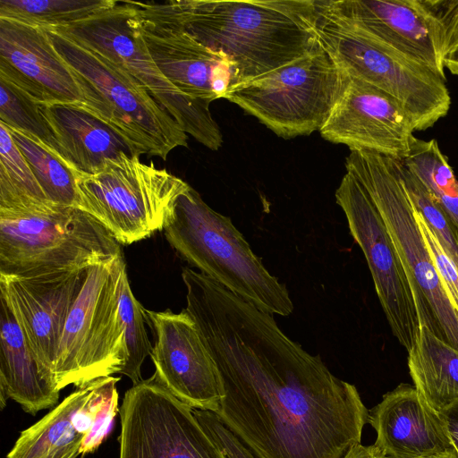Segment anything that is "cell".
<instances>
[{
  "label": "cell",
  "instance_id": "7a4b0ae2",
  "mask_svg": "<svg viewBox=\"0 0 458 458\" xmlns=\"http://www.w3.org/2000/svg\"><path fill=\"white\" fill-rule=\"evenodd\" d=\"M234 64L237 84L277 69L318 42L316 0L140 3Z\"/></svg>",
  "mask_w": 458,
  "mask_h": 458
},
{
  "label": "cell",
  "instance_id": "d4e9b609",
  "mask_svg": "<svg viewBox=\"0 0 458 458\" xmlns=\"http://www.w3.org/2000/svg\"><path fill=\"white\" fill-rule=\"evenodd\" d=\"M7 128L46 198L56 205L75 208V174L59 152L36 136Z\"/></svg>",
  "mask_w": 458,
  "mask_h": 458
},
{
  "label": "cell",
  "instance_id": "5bb4252c",
  "mask_svg": "<svg viewBox=\"0 0 458 458\" xmlns=\"http://www.w3.org/2000/svg\"><path fill=\"white\" fill-rule=\"evenodd\" d=\"M335 199L365 256L391 331L410 352L421 326L408 277L383 218L364 187L349 172L335 191Z\"/></svg>",
  "mask_w": 458,
  "mask_h": 458
},
{
  "label": "cell",
  "instance_id": "9a60e30c",
  "mask_svg": "<svg viewBox=\"0 0 458 458\" xmlns=\"http://www.w3.org/2000/svg\"><path fill=\"white\" fill-rule=\"evenodd\" d=\"M342 84L321 136L350 149L371 150L404 159L415 137L401 104L377 87L341 70Z\"/></svg>",
  "mask_w": 458,
  "mask_h": 458
},
{
  "label": "cell",
  "instance_id": "ffe728a7",
  "mask_svg": "<svg viewBox=\"0 0 458 458\" xmlns=\"http://www.w3.org/2000/svg\"><path fill=\"white\" fill-rule=\"evenodd\" d=\"M374 444L383 458H441L456 454L445 424L414 386L401 384L369 411Z\"/></svg>",
  "mask_w": 458,
  "mask_h": 458
},
{
  "label": "cell",
  "instance_id": "ac0fdd59",
  "mask_svg": "<svg viewBox=\"0 0 458 458\" xmlns=\"http://www.w3.org/2000/svg\"><path fill=\"white\" fill-rule=\"evenodd\" d=\"M135 5V22L163 75L183 94L212 102L237 84L233 62L193 38L176 22Z\"/></svg>",
  "mask_w": 458,
  "mask_h": 458
},
{
  "label": "cell",
  "instance_id": "52a82bcc",
  "mask_svg": "<svg viewBox=\"0 0 458 458\" xmlns=\"http://www.w3.org/2000/svg\"><path fill=\"white\" fill-rule=\"evenodd\" d=\"M318 41L340 70L395 98L415 131L433 127L449 112L446 81L352 23L320 7L317 0Z\"/></svg>",
  "mask_w": 458,
  "mask_h": 458
},
{
  "label": "cell",
  "instance_id": "9c48e42d",
  "mask_svg": "<svg viewBox=\"0 0 458 458\" xmlns=\"http://www.w3.org/2000/svg\"><path fill=\"white\" fill-rule=\"evenodd\" d=\"M123 255L87 269L67 318L53 378L59 390L120 373L127 358L125 328L119 311Z\"/></svg>",
  "mask_w": 458,
  "mask_h": 458
},
{
  "label": "cell",
  "instance_id": "277c9868",
  "mask_svg": "<svg viewBox=\"0 0 458 458\" xmlns=\"http://www.w3.org/2000/svg\"><path fill=\"white\" fill-rule=\"evenodd\" d=\"M120 255L122 245L77 208L50 201L0 208V274L85 269Z\"/></svg>",
  "mask_w": 458,
  "mask_h": 458
},
{
  "label": "cell",
  "instance_id": "f546056e",
  "mask_svg": "<svg viewBox=\"0 0 458 458\" xmlns=\"http://www.w3.org/2000/svg\"><path fill=\"white\" fill-rule=\"evenodd\" d=\"M394 161L403 187L414 208L458 268V233L454 225L420 178L403 160L394 158Z\"/></svg>",
  "mask_w": 458,
  "mask_h": 458
},
{
  "label": "cell",
  "instance_id": "74e56055",
  "mask_svg": "<svg viewBox=\"0 0 458 458\" xmlns=\"http://www.w3.org/2000/svg\"><path fill=\"white\" fill-rule=\"evenodd\" d=\"M441 458H457V455L452 454V455H448V456H445V457H441Z\"/></svg>",
  "mask_w": 458,
  "mask_h": 458
},
{
  "label": "cell",
  "instance_id": "83f0119b",
  "mask_svg": "<svg viewBox=\"0 0 458 458\" xmlns=\"http://www.w3.org/2000/svg\"><path fill=\"white\" fill-rule=\"evenodd\" d=\"M119 377L98 378L86 403L76 411L74 426L84 435L81 454L94 452L106 438L116 414Z\"/></svg>",
  "mask_w": 458,
  "mask_h": 458
},
{
  "label": "cell",
  "instance_id": "3957f363",
  "mask_svg": "<svg viewBox=\"0 0 458 458\" xmlns=\"http://www.w3.org/2000/svg\"><path fill=\"white\" fill-rule=\"evenodd\" d=\"M163 231L183 259L259 310L293 312L285 285L268 272L231 218L211 208L191 186L177 199Z\"/></svg>",
  "mask_w": 458,
  "mask_h": 458
},
{
  "label": "cell",
  "instance_id": "2e32d148",
  "mask_svg": "<svg viewBox=\"0 0 458 458\" xmlns=\"http://www.w3.org/2000/svg\"><path fill=\"white\" fill-rule=\"evenodd\" d=\"M88 268L37 276L0 274V300L15 318L41 373L55 385L60 340Z\"/></svg>",
  "mask_w": 458,
  "mask_h": 458
},
{
  "label": "cell",
  "instance_id": "5b68a950",
  "mask_svg": "<svg viewBox=\"0 0 458 458\" xmlns=\"http://www.w3.org/2000/svg\"><path fill=\"white\" fill-rule=\"evenodd\" d=\"M44 30L75 78L82 96L79 106L108 124L140 156L165 160L174 148L188 147L187 133L132 76L67 36Z\"/></svg>",
  "mask_w": 458,
  "mask_h": 458
},
{
  "label": "cell",
  "instance_id": "1f68e13d",
  "mask_svg": "<svg viewBox=\"0 0 458 458\" xmlns=\"http://www.w3.org/2000/svg\"><path fill=\"white\" fill-rule=\"evenodd\" d=\"M0 122L36 136L55 148L39 105L13 84L0 78Z\"/></svg>",
  "mask_w": 458,
  "mask_h": 458
},
{
  "label": "cell",
  "instance_id": "7c38bea8",
  "mask_svg": "<svg viewBox=\"0 0 458 458\" xmlns=\"http://www.w3.org/2000/svg\"><path fill=\"white\" fill-rule=\"evenodd\" d=\"M325 11L446 81L445 57L458 33V0H318Z\"/></svg>",
  "mask_w": 458,
  "mask_h": 458
},
{
  "label": "cell",
  "instance_id": "cb8c5ba5",
  "mask_svg": "<svg viewBox=\"0 0 458 458\" xmlns=\"http://www.w3.org/2000/svg\"><path fill=\"white\" fill-rule=\"evenodd\" d=\"M408 367L414 387L437 412L458 402V350L426 327L408 352Z\"/></svg>",
  "mask_w": 458,
  "mask_h": 458
},
{
  "label": "cell",
  "instance_id": "d6986e66",
  "mask_svg": "<svg viewBox=\"0 0 458 458\" xmlns=\"http://www.w3.org/2000/svg\"><path fill=\"white\" fill-rule=\"evenodd\" d=\"M0 78L38 105L82 102L71 69L41 27L0 18Z\"/></svg>",
  "mask_w": 458,
  "mask_h": 458
},
{
  "label": "cell",
  "instance_id": "4fadbf2b",
  "mask_svg": "<svg viewBox=\"0 0 458 458\" xmlns=\"http://www.w3.org/2000/svg\"><path fill=\"white\" fill-rule=\"evenodd\" d=\"M120 415L119 458H226L155 375L126 391Z\"/></svg>",
  "mask_w": 458,
  "mask_h": 458
},
{
  "label": "cell",
  "instance_id": "603a6c76",
  "mask_svg": "<svg viewBox=\"0 0 458 458\" xmlns=\"http://www.w3.org/2000/svg\"><path fill=\"white\" fill-rule=\"evenodd\" d=\"M94 381L77 388L41 420L23 430L7 458H76L81 454L84 435L76 429L74 415L88 400Z\"/></svg>",
  "mask_w": 458,
  "mask_h": 458
},
{
  "label": "cell",
  "instance_id": "f1b7e54d",
  "mask_svg": "<svg viewBox=\"0 0 458 458\" xmlns=\"http://www.w3.org/2000/svg\"><path fill=\"white\" fill-rule=\"evenodd\" d=\"M119 311L125 328L127 348L126 361L120 373L136 385L142 380L141 365L150 356L153 346L145 327L146 309L132 293L126 267L121 279Z\"/></svg>",
  "mask_w": 458,
  "mask_h": 458
},
{
  "label": "cell",
  "instance_id": "6da1fadb",
  "mask_svg": "<svg viewBox=\"0 0 458 458\" xmlns=\"http://www.w3.org/2000/svg\"><path fill=\"white\" fill-rule=\"evenodd\" d=\"M186 311L216 367V412L258 458H345L361 443L369 411L336 377L259 310L183 267Z\"/></svg>",
  "mask_w": 458,
  "mask_h": 458
},
{
  "label": "cell",
  "instance_id": "484cf974",
  "mask_svg": "<svg viewBox=\"0 0 458 458\" xmlns=\"http://www.w3.org/2000/svg\"><path fill=\"white\" fill-rule=\"evenodd\" d=\"M403 161L423 182L458 233V179L437 140L414 137Z\"/></svg>",
  "mask_w": 458,
  "mask_h": 458
},
{
  "label": "cell",
  "instance_id": "4316f807",
  "mask_svg": "<svg viewBox=\"0 0 458 458\" xmlns=\"http://www.w3.org/2000/svg\"><path fill=\"white\" fill-rule=\"evenodd\" d=\"M118 0H0V18L48 29L74 24L114 7Z\"/></svg>",
  "mask_w": 458,
  "mask_h": 458
},
{
  "label": "cell",
  "instance_id": "836d02e7",
  "mask_svg": "<svg viewBox=\"0 0 458 458\" xmlns=\"http://www.w3.org/2000/svg\"><path fill=\"white\" fill-rule=\"evenodd\" d=\"M199 423L226 458H258L254 453L211 411L193 409Z\"/></svg>",
  "mask_w": 458,
  "mask_h": 458
},
{
  "label": "cell",
  "instance_id": "8992f818",
  "mask_svg": "<svg viewBox=\"0 0 458 458\" xmlns=\"http://www.w3.org/2000/svg\"><path fill=\"white\" fill-rule=\"evenodd\" d=\"M345 167L383 218L408 277L420 326L458 350V314L438 277L394 158L354 148L350 149Z\"/></svg>",
  "mask_w": 458,
  "mask_h": 458
},
{
  "label": "cell",
  "instance_id": "ba28073f",
  "mask_svg": "<svg viewBox=\"0 0 458 458\" xmlns=\"http://www.w3.org/2000/svg\"><path fill=\"white\" fill-rule=\"evenodd\" d=\"M75 208L99 222L121 244L163 231L179 197L190 186L153 162L123 154L98 172H74Z\"/></svg>",
  "mask_w": 458,
  "mask_h": 458
},
{
  "label": "cell",
  "instance_id": "30bf717a",
  "mask_svg": "<svg viewBox=\"0 0 458 458\" xmlns=\"http://www.w3.org/2000/svg\"><path fill=\"white\" fill-rule=\"evenodd\" d=\"M133 1L117 4L82 21L48 28L102 55L138 81L150 96L199 143L217 150L223 143L218 124L209 111L210 102L183 94L160 72L135 22Z\"/></svg>",
  "mask_w": 458,
  "mask_h": 458
},
{
  "label": "cell",
  "instance_id": "4dcf8cb0",
  "mask_svg": "<svg viewBox=\"0 0 458 458\" xmlns=\"http://www.w3.org/2000/svg\"><path fill=\"white\" fill-rule=\"evenodd\" d=\"M0 194L49 201L38 183L28 161L0 122Z\"/></svg>",
  "mask_w": 458,
  "mask_h": 458
},
{
  "label": "cell",
  "instance_id": "d6a6232c",
  "mask_svg": "<svg viewBox=\"0 0 458 458\" xmlns=\"http://www.w3.org/2000/svg\"><path fill=\"white\" fill-rule=\"evenodd\" d=\"M415 215L445 293L458 314V268L416 208Z\"/></svg>",
  "mask_w": 458,
  "mask_h": 458
},
{
  "label": "cell",
  "instance_id": "e0dca14e",
  "mask_svg": "<svg viewBox=\"0 0 458 458\" xmlns=\"http://www.w3.org/2000/svg\"><path fill=\"white\" fill-rule=\"evenodd\" d=\"M146 322L155 335L150 357L158 381L193 409L216 412L221 401L216 367L190 314L185 309L146 310Z\"/></svg>",
  "mask_w": 458,
  "mask_h": 458
},
{
  "label": "cell",
  "instance_id": "8fae6325",
  "mask_svg": "<svg viewBox=\"0 0 458 458\" xmlns=\"http://www.w3.org/2000/svg\"><path fill=\"white\" fill-rule=\"evenodd\" d=\"M341 84V70L318 41L301 57L233 86L224 98L290 139L321 129Z\"/></svg>",
  "mask_w": 458,
  "mask_h": 458
},
{
  "label": "cell",
  "instance_id": "e575fe53",
  "mask_svg": "<svg viewBox=\"0 0 458 458\" xmlns=\"http://www.w3.org/2000/svg\"><path fill=\"white\" fill-rule=\"evenodd\" d=\"M458 458V402L439 412Z\"/></svg>",
  "mask_w": 458,
  "mask_h": 458
},
{
  "label": "cell",
  "instance_id": "d590c367",
  "mask_svg": "<svg viewBox=\"0 0 458 458\" xmlns=\"http://www.w3.org/2000/svg\"><path fill=\"white\" fill-rule=\"evenodd\" d=\"M445 69L458 76V33L449 47L444 62Z\"/></svg>",
  "mask_w": 458,
  "mask_h": 458
},
{
  "label": "cell",
  "instance_id": "7402d4cb",
  "mask_svg": "<svg viewBox=\"0 0 458 458\" xmlns=\"http://www.w3.org/2000/svg\"><path fill=\"white\" fill-rule=\"evenodd\" d=\"M0 303L1 408L12 398L35 415L55 406L60 390L43 376L15 318L4 301Z\"/></svg>",
  "mask_w": 458,
  "mask_h": 458
},
{
  "label": "cell",
  "instance_id": "44dd1931",
  "mask_svg": "<svg viewBox=\"0 0 458 458\" xmlns=\"http://www.w3.org/2000/svg\"><path fill=\"white\" fill-rule=\"evenodd\" d=\"M56 150L77 173L91 174L123 154L140 155L108 124L72 103L40 104Z\"/></svg>",
  "mask_w": 458,
  "mask_h": 458
},
{
  "label": "cell",
  "instance_id": "8d00e7d4",
  "mask_svg": "<svg viewBox=\"0 0 458 458\" xmlns=\"http://www.w3.org/2000/svg\"><path fill=\"white\" fill-rule=\"evenodd\" d=\"M345 458H383L374 445H362L361 444L353 447Z\"/></svg>",
  "mask_w": 458,
  "mask_h": 458
}]
</instances>
